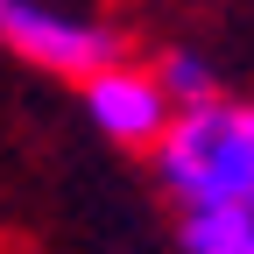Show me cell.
Returning a JSON list of instances; mask_svg holds the SVG:
<instances>
[{
    "label": "cell",
    "mask_w": 254,
    "mask_h": 254,
    "mask_svg": "<svg viewBox=\"0 0 254 254\" xmlns=\"http://www.w3.org/2000/svg\"><path fill=\"white\" fill-rule=\"evenodd\" d=\"M148 170L177 212H254V92L219 85L212 99H190L170 113V127L148 148Z\"/></svg>",
    "instance_id": "6da1fadb"
},
{
    "label": "cell",
    "mask_w": 254,
    "mask_h": 254,
    "mask_svg": "<svg viewBox=\"0 0 254 254\" xmlns=\"http://www.w3.org/2000/svg\"><path fill=\"white\" fill-rule=\"evenodd\" d=\"M120 50H127V28L92 14V7H71V0H0V57H14L43 78L78 85L99 64H113Z\"/></svg>",
    "instance_id": "7a4b0ae2"
},
{
    "label": "cell",
    "mask_w": 254,
    "mask_h": 254,
    "mask_svg": "<svg viewBox=\"0 0 254 254\" xmlns=\"http://www.w3.org/2000/svg\"><path fill=\"white\" fill-rule=\"evenodd\" d=\"M78 106L92 120V134L113 141V148H127V155H148L155 134H163L170 113H177L170 92H163V78H155V64L134 57V50H120L92 78H78Z\"/></svg>",
    "instance_id": "3957f363"
},
{
    "label": "cell",
    "mask_w": 254,
    "mask_h": 254,
    "mask_svg": "<svg viewBox=\"0 0 254 254\" xmlns=\"http://www.w3.org/2000/svg\"><path fill=\"white\" fill-rule=\"evenodd\" d=\"M155 64V78H163V92H170V106H190V99H212V92L219 85H226V78H219V64L198 50V43H170L163 57H148Z\"/></svg>",
    "instance_id": "277c9868"
}]
</instances>
